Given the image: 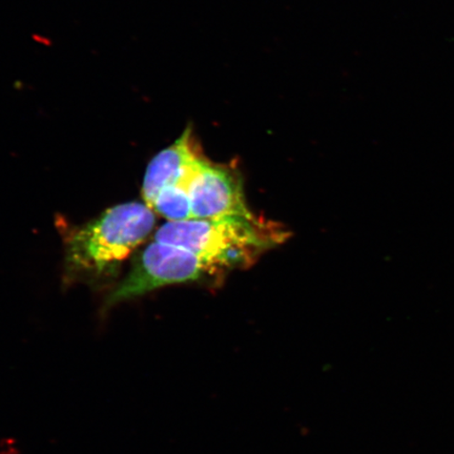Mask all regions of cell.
<instances>
[{
	"mask_svg": "<svg viewBox=\"0 0 454 454\" xmlns=\"http://www.w3.org/2000/svg\"><path fill=\"white\" fill-rule=\"evenodd\" d=\"M155 223L154 211L145 203L114 207L74 232L67 244V260L76 270L101 272L126 259L149 237Z\"/></svg>",
	"mask_w": 454,
	"mask_h": 454,
	"instance_id": "7a4b0ae2",
	"label": "cell"
},
{
	"mask_svg": "<svg viewBox=\"0 0 454 454\" xmlns=\"http://www.w3.org/2000/svg\"><path fill=\"white\" fill-rule=\"evenodd\" d=\"M207 276L220 275L196 254L156 241L145 249L126 279L107 297L105 310L123 301L144 296L156 288L200 280Z\"/></svg>",
	"mask_w": 454,
	"mask_h": 454,
	"instance_id": "3957f363",
	"label": "cell"
},
{
	"mask_svg": "<svg viewBox=\"0 0 454 454\" xmlns=\"http://www.w3.org/2000/svg\"><path fill=\"white\" fill-rule=\"evenodd\" d=\"M189 185L164 187L159 192L152 209L170 223L192 219Z\"/></svg>",
	"mask_w": 454,
	"mask_h": 454,
	"instance_id": "8992f818",
	"label": "cell"
},
{
	"mask_svg": "<svg viewBox=\"0 0 454 454\" xmlns=\"http://www.w3.org/2000/svg\"><path fill=\"white\" fill-rule=\"evenodd\" d=\"M288 231L272 221L251 215L221 219H190L163 224L157 242L187 249L206 260L221 276L251 268L261 255L286 241Z\"/></svg>",
	"mask_w": 454,
	"mask_h": 454,
	"instance_id": "6da1fadb",
	"label": "cell"
},
{
	"mask_svg": "<svg viewBox=\"0 0 454 454\" xmlns=\"http://www.w3.org/2000/svg\"><path fill=\"white\" fill-rule=\"evenodd\" d=\"M203 158L192 127L186 128L181 137L153 158L147 167L142 186L146 206L152 208L164 187L177 184L190 186L192 176Z\"/></svg>",
	"mask_w": 454,
	"mask_h": 454,
	"instance_id": "5b68a950",
	"label": "cell"
},
{
	"mask_svg": "<svg viewBox=\"0 0 454 454\" xmlns=\"http://www.w3.org/2000/svg\"><path fill=\"white\" fill-rule=\"evenodd\" d=\"M192 219H221L253 215L247 207L242 179L236 168L209 162L199 164L189 187Z\"/></svg>",
	"mask_w": 454,
	"mask_h": 454,
	"instance_id": "277c9868",
	"label": "cell"
}]
</instances>
